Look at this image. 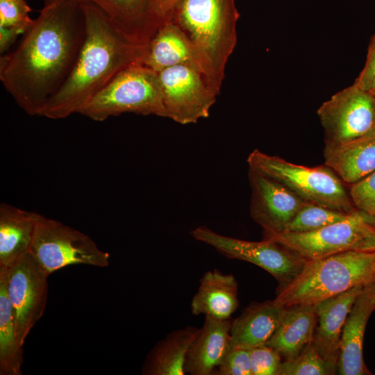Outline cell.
Returning <instances> with one entry per match:
<instances>
[{
	"label": "cell",
	"instance_id": "27",
	"mask_svg": "<svg viewBox=\"0 0 375 375\" xmlns=\"http://www.w3.org/2000/svg\"><path fill=\"white\" fill-rule=\"evenodd\" d=\"M337 368L326 361L312 341L294 359L282 362L279 375H332Z\"/></svg>",
	"mask_w": 375,
	"mask_h": 375
},
{
	"label": "cell",
	"instance_id": "33",
	"mask_svg": "<svg viewBox=\"0 0 375 375\" xmlns=\"http://www.w3.org/2000/svg\"><path fill=\"white\" fill-rule=\"evenodd\" d=\"M179 1L180 0H156L158 14L165 22L172 19Z\"/></svg>",
	"mask_w": 375,
	"mask_h": 375
},
{
	"label": "cell",
	"instance_id": "18",
	"mask_svg": "<svg viewBox=\"0 0 375 375\" xmlns=\"http://www.w3.org/2000/svg\"><path fill=\"white\" fill-rule=\"evenodd\" d=\"M142 64L158 73L176 65H190L204 74L201 60L193 44L172 20L165 22L151 39Z\"/></svg>",
	"mask_w": 375,
	"mask_h": 375
},
{
	"label": "cell",
	"instance_id": "2",
	"mask_svg": "<svg viewBox=\"0 0 375 375\" xmlns=\"http://www.w3.org/2000/svg\"><path fill=\"white\" fill-rule=\"evenodd\" d=\"M85 37L74 67L39 116L60 119L81 109L120 72L142 63L147 47L133 43L112 24L94 4L80 1Z\"/></svg>",
	"mask_w": 375,
	"mask_h": 375
},
{
	"label": "cell",
	"instance_id": "10",
	"mask_svg": "<svg viewBox=\"0 0 375 375\" xmlns=\"http://www.w3.org/2000/svg\"><path fill=\"white\" fill-rule=\"evenodd\" d=\"M317 115L325 147H335L374 133L375 97L353 84L324 102Z\"/></svg>",
	"mask_w": 375,
	"mask_h": 375
},
{
	"label": "cell",
	"instance_id": "6",
	"mask_svg": "<svg viewBox=\"0 0 375 375\" xmlns=\"http://www.w3.org/2000/svg\"><path fill=\"white\" fill-rule=\"evenodd\" d=\"M126 112L166 117L158 73L142 63L120 72L78 113L103 122Z\"/></svg>",
	"mask_w": 375,
	"mask_h": 375
},
{
	"label": "cell",
	"instance_id": "21",
	"mask_svg": "<svg viewBox=\"0 0 375 375\" xmlns=\"http://www.w3.org/2000/svg\"><path fill=\"white\" fill-rule=\"evenodd\" d=\"M316 324L315 306L286 307L278 326L265 344L284 360H292L312 341Z\"/></svg>",
	"mask_w": 375,
	"mask_h": 375
},
{
	"label": "cell",
	"instance_id": "22",
	"mask_svg": "<svg viewBox=\"0 0 375 375\" xmlns=\"http://www.w3.org/2000/svg\"><path fill=\"white\" fill-rule=\"evenodd\" d=\"M39 215L0 204V266L9 267L30 251Z\"/></svg>",
	"mask_w": 375,
	"mask_h": 375
},
{
	"label": "cell",
	"instance_id": "1",
	"mask_svg": "<svg viewBox=\"0 0 375 375\" xmlns=\"http://www.w3.org/2000/svg\"><path fill=\"white\" fill-rule=\"evenodd\" d=\"M85 37L78 0H45L18 46L0 60V80L17 105L39 115L72 72Z\"/></svg>",
	"mask_w": 375,
	"mask_h": 375
},
{
	"label": "cell",
	"instance_id": "34",
	"mask_svg": "<svg viewBox=\"0 0 375 375\" xmlns=\"http://www.w3.org/2000/svg\"><path fill=\"white\" fill-rule=\"evenodd\" d=\"M23 34L17 29L0 27V52H4L15 42L17 36Z\"/></svg>",
	"mask_w": 375,
	"mask_h": 375
},
{
	"label": "cell",
	"instance_id": "4",
	"mask_svg": "<svg viewBox=\"0 0 375 375\" xmlns=\"http://www.w3.org/2000/svg\"><path fill=\"white\" fill-rule=\"evenodd\" d=\"M375 276V251L350 250L308 260L301 272L274 299L284 308L316 306L319 302L366 285Z\"/></svg>",
	"mask_w": 375,
	"mask_h": 375
},
{
	"label": "cell",
	"instance_id": "13",
	"mask_svg": "<svg viewBox=\"0 0 375 375\" xmlns=\"http://www.w3.org/2000/svg\"><path fill=\"white\" fill-rule=\"evenodd\" d=\"M250 213L263 229L264 238L283 233L299 210L308 203L283 185L249 168Z\"/></svg>",
	"mask_w": 375,
	"mask_h": 375
},
{
	"label": "cell",
	"instance_id": "12",
	"mask_svg": "<svg viewBox=\"0 0 375 375\" xmlns=\"http://www.w3.org/2000/svg\"><path fill=\"white\" fill-rule=\"evenodd\" d=\"M2 267L17 337L23 346L30 331L43 315L48 297L49 276L30 252L10 267Z\"/></svg>",
	"mask_w": 375,
	"mask_h": 375
},
{
	"label": "cell",
	"instance_id": "16",
	"mask_svg": "<svg viewBox=\"0 0 375 375\" xmlns=\"http://www.w3.org/2000/svg\"><path fill=\"white\" fill-rule=\"evenodd\" d=\"M365 285L354 287L315 306L317 324L312 342L322 358L336 368L344 324Z\"/></svg>",
	"mask_w": 375,
	"mask_h": 375
},
{
	"label": "cell",
	"instance_id": "7",
	"mask_svg": "<svg viewBox=\"0 0 375 375\" xmlns=\"http://www.w3.org/2000/svg\"><path fill=\"white\" fill-rule=\"evenodd\" d=\"M29 252L48 276L69 265L105 267L110 261L88 235L40 214Z\"/></svg>",
	"mask_w": 375,
	"mask_h": 375
},
{
	"label": "cell",
	"instance_id": "37",
	"mask_svg": "<svg viewBox=\"0 0 375 375\" xmlns=\"http://www.w3.org/2000/svg\"><path fill=\"white\" fill-rule=\"evenodd\" d=\"M374 134H375V127H374Z\"/></svg>",
	"mask_w": 375,
	"mask_h": 375
},
{
	"label": "cell",
	"instance_id": "11",
	"mask_svg": "<svg viewBox=\"0 0 375 375\" xmlns=\"http://www.w3.org/2000/svg\"><path fill=\"white\" fill-rule=\"evenodd\" d=\"M158 77L166 117L185 125L209 116L219 94L199 69L176 65L158 72Z\"/></svg>",
	"mask_w": 375,
	"mask_h": 375
},
{
	"label": "cell",
	"instance_id": "30",
	"mask_svg": "<svg viewBox=\"0 0 375 375\" xmlns=\"http://www.w3.org/2000/svg\"><path fill=\"white\" fill-rule=\"evenodd\" d=\"M349 194L357 210L375 218V171L352 184Z\"/></svg>",
	"mask_w": 375,
	"mask_h": 375
},
{
	"label": "cell",
	"instance_id": "19",
	"mask_svg": "<svg viewBox=\"0 0 375 375\" xmlns=\"http://www.w3.org/2000/svg\"><path fill=\"white\" fill-rule=\"evenodd\" d=\"M239 306L238 284L233 275L217 269L206 272L200 279L197 293L191 301L194 315L226 320Z\"/></svg>",
	"mask_w": 375,
	"mask_h": 375
},
{
	"label": "cell",
	"instance_id": "14",
	"mask_svg": "<svg viewBox=\"0 0 375 375\" xmlns=\"http://www.w3.org/2000/svg\"><path fill=\"white\" fill-rule=\"evenodd\" d=\"M97 6L112 24L134 44L147 47L165 22L156 0H78Z\"/></svg>",
	"mask_w": 375,
	"mask_h": 375
},
{
	"label": "cell",
	"instance_id": "15",
	"mask_svg": "<svg viewBox=\"0 0 375 375\" xmlns=\"http://www.w3.org/2000/svg\"><path fill=\"white\" fill-rule=\"evenodd\" d=\"M374 310V291L371 281L356 299L344 324L337 364L338 374H371L364 362L362 347L366 325Z\"/></svg>",
	"mask_w": 375,
	"mask_h": 375
},
{
	"label": "cell",
	"instance_id": "25",
	"mask_svg": "<svg viewBox=\"0 0 375 375\" xmlns=\"http://www.w3.org/2000/svg\"><path fill=\"white\" fill-rule=\"evenodd\" d=\"M22 346L19 344L7 295L5 272L0 267V374L22 375Z\"/></svg>",
	"mask_w": 375,
	"mask_h": 375
},
{
	"label": "cell",
	"instance_id": "31",
	"mask_svg": "<svg viewBox=\"0 0 375 375\" xmlns=\"http://www.w3.org/2000/svg\"><path fill=\"white\" fill-rule=\"evenodd\" d=\"M219 375H252L249 350L231 349L214 373Z\"/></svg>",
	"mask_w": 375,
	"mask_h": 375
},
{
	"label": "cell",
	"instance_id": "9",
	"mask_svg": "<svg viewBox=\"0 0 375 375\" xmlns=\"http://www.w3.org/2000/svg\"><path fill=\"white\" fill-rule=\"evenodd\" d=\"M191 234L227 258L249 262L267 271L278 282L277 290L288 285L308 261L296 251L269 239L247 241L219 234L206 226L197 227Z\"/></svg>",
	"mask_w": 375,
	"mask_h": 375
},
{
	"label": "cell",
	"instance_id": "32",
	"mask_svg": "<svg viewBox=\"0 0 375 375\" xmlns=\"http://www.w3.org/2000/svg\"><path fill=\"white\" fill-rule=\"evenodd\" d=\"M375 78V35L369 46L365 66L356 78L354 84L369 91Z\"/></svg>",
	"mask_w": 375,
	"mask_h": 375
},
{
	"label": "cell",
	"instance_id": "26",
	"mask_svg": "<svg viewBox=\"0 0 375 375\" xmlns=\"http://www.w3.org/2000/svg\"><path fill=\"white\" fill-rule=\"evenodd\" d=\"M353 212L347 213L318 205L306 203L288 224L283 233H305L318 230L331 224L343 221Z\"/></svg>",
	"mask_w": 375,
	"mask_h": 375
},
{
	"label": "cell",
	"instance_id": "20",
	"mask_svg": "<svg viewBox=\"0 0 375 375\" xmlns=\"http://www.w3.org/2000/svg\"><path fill=\"white\" fill-rule=\"evenodd\" d=\"M285 308L274 300L253 303L245 308L231 328V349L251 348L265 344L282 318Z\"/></svg>",
	"mask_w": 375,
	"mask_h": 375
},
{
	"label": "cell",
	"instance_id": "23",
	"mask_svg": "<svg viewBox=\"0 0 375 375\" xmlns=\"http://www.w3.org/2000/svg\"><path fill=\"white\" fill-rule=\"evenodd\" d=\"M324 165L342 181L353 184L375 171V134L335 147H325Z\"/></svg>",
	"mask_w": 375,
	"mask_h": 375
},
{
	"label": "cell",
	"instance_id": "5",
	"mask_svg": "<svg viewBox=\"0 0 375 375\" xmlns=\"http://www.w3.org/2000/svg\"><path fill=\"white\" fill-rule=\"evenodd\" d=\"M249 168L283 185L308 203L352 213L357 210L342 181L326 165L306 167L254 149Z\"/></svg>",
	"mask_w": 375,
	"mask_h": 375
},
{
	"label": "cell",
	"instance_id": "17",
	"mask_svg": "<svg viewBox=\"0 0 375 375\" xmlns=\"http://www.w3.org/2000/svg\"><path fill=\"white\" fill-rule=\"evenodd\" d=\"M232 320L205 317L203 326L188 350L185 371L190 375H210L231 349Z\"/></svg>",
	"mask_w": 375,
	"mask_h": 375
},
{
	"label": "cell",
	"instance_id": "8",
	"mask_svg": "<svg viewBox=\"0 0 375 375\" xmlns=\"http://www.w3.org/2000/svg\"><path fill=\"white\" fill-rule=\"evenodd\" d=\"M276 241L308 260L350 251H375V218L357 210L347 219L305 233H281Z\"/></svg>",
	"mask_w": 375,
	"mask_h": 375
},
{
	"label": "cell",
	"instance_id": "3",
	"mask_svg": "<svg viewBox=\"0 0 375 375\" xmlns=\"http://www.w3.org/2000/svg\"><path fill=\"white\" fill-rule=\"evenodd\" d=\"M239 17L235 0H180L171 19L193 44L204 74L218 94L237 44Z\"/></svg>",
	"mask_w": 375,
	"mask_h": 375
},
{
	"label": "cell",
	"instance_id": "29",
	"mask_svg": "<svg viewBox=\"0 0 375 375\" xmlns=\"http://www.w3.org/2000/svg\"><path fill=\"white\" fill-rule=\"evenodd\" d=\"M252 375H279L281 356L267 344L249 349Z\"/></svg>",
	"mask_w": 375,
	"mask_h": 375
},
{
	"label": "cell",
	"instance_id": "24",
	"mask_svg": "<svg viewBox=\"0 0 375 375\" xmlns=\"http://www.w3.org/2000/svg\"><path fill=\"white\" fill-rule=\"evenodd\" d=\"M199 328L187 326L168 333L147 354L142 367L144 375H185L188 350Z\"/></svg>",
	"mask_w": 375,
	"mask_h": 375
},
{
	"label": "cell",
	"instance_id": "35",
	"mask_svg": "<svg viewBox=\"0 0 375 375\" xmlns=\"http://www.w3.org/2000/svg\"><path fill=\"white\" fill-rule=\"evenodd\" d=\"M369 92L375 97V78L372 83Z\"/></svg>",
	"mask_w": 375,
	"mask_h": 375
},
{
	"label": "cell",
	"instance_id": "28",
	"mask_svg": "<svg viewBox=\"0 0 375 375\" xmlns=\"http://www.w3.org/2000/svg\"><path fill=\"white\" fill-rule=\"evenodd\" d=\"M31 11L25 0H0V27L17 29L24 34L33 22L28 16Z\"/></svg>",
	"mask_w": 375,
	"mask_h": 375
},
{
	"label": "cell",
	"instance_id": "36",
	"mask_svg": "<svg viewBox=\"0 0 375 375\" xmlns=\"http://www.w3.org/2000/svg\"><path fill=\"white\" fill-rule=\"evenodd\" d=\"M372 285H373V288H374V299H375V276H374L373 280L372 281Z\"/></svg>",
	"mask_w": 375,
	"mask_h": 375
}]
</instances>
